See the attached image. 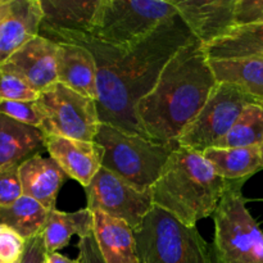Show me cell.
Here are the masks:
<instances>
[{"mask_svg": "<svg viewBox=\"0 0 263 263\" xmlns=\"http://www.w3.org/2000/svg\"><path fill=\"white\" fill-rule=\"evenodd\" d=\"M46 39L89 49L97 62L100 123L146 138L136 117V107L153 89L167 62L194 36L177 13L133 46L105 45L89 36L72 33H53Z\"/></svg>", "mask_w": 263, "mask_h": 263, "instance_id": "obj_1", "label": "cell"}, {"mask_svg": "<svg viewBox=\"0 0 263 263\" xmlns=\"http://www.w3.org/2000/svg\"><path fill=\"white\" fill-rule=\"evenodd\" d=\"M216 84L202 43L192 39L167 62L153 89L136 107V117L146 138L157 143H177Z\"/></svg>", "mask_w": 263, "mask_h": 263, "instance_id": "obj_2", "label": "cell"}, {"mask_svg": "<svg viewBox=\"0 0 263 263\" xmlns=\"http://www.w3.org/2000/svg\"><path fill=\"white\" fill-rule=\"evenodd\" d=\"M231 182L202 153L177 146L152 186L153 203L187 226L215 215Z\"/></svg>", "mask_w": 263, "mask_h": 263, "instance_id": "obj_3", "label": "cell"}, {"mask_svg": "<svg viewBox=\"0 0 263 263\" xmlns=\"http://www.w3.org/2000/svg\"><path fill=\"white\" fill-rule=\"evenodd\" d=\"M94 141L104 151L102 167L139 190H151L179 144H164L100 123Z\"/></svg>", "mask_w": 263, "mask_h": 263, "instance_id": "obj_4", "label": "cell"}, {"mask_svg": "<svg viewBox=\"0 0 263 263\" xmlns=\"http://www.w3.org/2000/svg\"><path fill=\"white\" fill-rule=\"evenodd\" d=\"M141 263H218L215 248L198 231L154 205L134 231Z\"/></svg>", "mask_w": 263, "mask_h": 263, "instance_id": "obj_5", "label": "cell"}, {"mask_svg": "<svg viewBox=\"0 0 263 263\" xmlns=\"http://www.w3.org/2000/svg\"><path fill=\"white\" fill-rule=\"evenodd\" d=\"M244 182H231L213 215L218 263H263V233L246 205Z\"/></svg>", "mask_w": 263, "mask_h": 263, "instance_id": "obj_6", "label": "cell"}, {"mask_svg": "<svg viewBox=\"0 0 263 263\" xmlns=\"http://www.w3.org/2000/svg\"><path fill=\"white\" fill-rule=\"evenodd\" d=\"M176 14L174 3L164 0H103L89 37L105 45L133 46Z\"/></svg>", "mask_w": 263, "mask_h": 263, "instance_id": "obj_7", "label": "cell"}, {"mask_svg": "<svg viewBox=\"0 0 263 263\" xmlns=\"http://www.w3.org/2000/svg\"><path fill=\"white\" fill-rule=\"evenodd\" d=\"M36 105L46 136L94 141L100 126L95 99L57 82L39 94Z\"/></svg>", "mask_w": 263, "mask_h": 263, "instance_id": "obj_8", "label": "cell"}, {"mask_svg": "<svg viewBox=\"0 0 263 263\" xmlns=\"http://www.w3.org/2000/svg\"><path fill=\"white\" fill-rule=\"evenodd\" d=\"M252 103L263 102L238 85L217 82L204 107L177 139V144L203 153L231 130L244 108Z\"/></svg>", "mask_w": 263, "mask_h": 263, "instance_id": "obj_9", "label": "cell"}, {"mask_svg": "<svg viewBox=\"0 0 263 263\" xmlns=\"http://www.w3.org/2000/svg\"><path fill=\"white\" fill-rule=\"evenodd\" d=\"M87 207L91 212L100 211L113 218L127 223L133 231L138 230L148 213L153 210L151 190H139L115 172L102 167L85 187Z\"/></svg>", "mask_w": 263, "mask_h": 263, "instance_id": "obj_10", "label": "cell"}, {"mask_svg": "<svg viewBox=\"0 0 263 263\" xmlns=\"http://www.w3.org/2000/svg\"><path fill=\"white\" fill-rule=\"evenodd\" d=\"M57 51L58 44L39 35L0 64V68L40 94L58 82Z\"/></svg>", "mask_w": 263, "mask_h": 263, "instance_id": "obj_11", "label": "cell"}, {"mask_svg": "<svg viewBox=\"0 0 263 263\" xmlns=\"http://www.w3.org/2000/svg\"><path fill=\"white\" fill-rule=\"evenodd\" d=\"M177 13L203 45L228 35L235 23L236 0H174Z\"/></svg>", "mask_w": 263, "mask_h": 263, "instance_id": "obj_12", "label": "cell"}, {"mask_svg": "<svg viewBox=\"0 0 263 263\" xmlns=\"http://www.w3.org/2000/svg\"><path fill=\"white\" fill-rule=\"evenodd\" d=\"M40 0H0V64L40 35Z\"/></svg>", "mask_w": 263, "mask_h": 263, "instance_id": "obj_13", "label": "cell"}, {"mask_svg": "<svg viewBox=\"0 0 263 263\" xmlns=\"http://www.w3.org/2000/svg\"><path fill=\"white\" fill-rule=\"evenodd\" d=\"M45 149L66 175L86 187L102 168L104 151L95 141L46 136Z\"/></svg>", "mask_w": 263, "mask_h": 263, "instance_id": "obj_14", "label": "cell"}, {"mask_svg": "<svg viewBox=\"0 0 263 263\" xmlns=\"http://www.w3.org/2000/svg\"><path fill=\"white\" fill-rule=\"evenodd\" d=\"M43 8V23L40 36L53 33H72L89 36L97 25L98 14L103 0L89 2H64L40 0Z\"/></svg>", "mask_w": 263, "mask_h": 263, "instance_id": "obj_15", "label": "cell"}, {"mask_svg": "<svg viewBox=\"0 0 263 263\" xmlns=\"http://www.w3.org/2000/svg\"><path fill=\"white\" fill-rule=\"evenodd\" d=\"M57 44V76L59 84L97 100L98 69L91 51L80 44Z\"/></svg>", "mask_w": 263, "mask_h": 263, "instance_id": "obj_16", "label": "cell"}, {"mask_svg": "<svg viewBox=\"0 0 263 263\" xmlns=\"http://www.w3.org/2000/svg\"><path fill=\"white\" fill-rule=\"evenodd\" d=\"M20 177L23 195L37 200L46 210H55L58 193L68 176L53 158L36 156L21 163Z\"/></svg>", "mask_w": 263, "mask_h": 263, "instance_id": "obj_17", "label": "cell"}, {"mask_svg": "<svg viewBox=\"0 0 263 263\" xmlns=\"http://www.w3.org/2000/svg\"><path fill=\"white\" fill-rule=\"evenodd\" d=\"M94 235L105 263H141L135 235L123 221L94 211Z\"/></svg>", "mask_w": 263, "mask_h": 263, "instance_id": "obj_18", "label": "cell"}, {"mask_svg": "<svg viewBox=\"0 0 263 263\" xmlns=\"http://www.w3.org/2000/svg\"><path fill=\"white\" fill-rule=\"evenodd\" d=\"M45 148V134L0 113V167L21 164Z\"/></svg>", "mask_w": 263, "mask_h": 263, "instance_id": "obj_19", "label": "cell"}, {"mask_svg": "<svg viewBox=\"0 0 263 263\" xmlns=\"http://www.w3.org/2000/svg\"><path fill=\"white\" fill-rule=\"evenodd\" d=\"M203 50L210 61L263 57V23L238 26L228 35L203 45Z\"/></svg>", "mask_w": 263, "mask_h": 263, "instance_id": "obj_20", "label": "cell"}, {"mask_svg": "<svg viewBox=\"0 0 263 263\" xmlns=\"http://www.w3.org/2000/svg\"><path fill=\"white\" fill-rule=\"evenodd\" d=\"M203 156L215 171L229 181H246L263 168L261 148H208Z\"/></svg>", "mask_w": 263, "mask_h": 263, "instance_id": "obj_21", "label": "cell"}, {"mask_svg": "<svg viewBox=\"0 0 263 263\" xmlns=\"http://www.w3.org/2000/svg\"><path fill=\"white\" fill-rule=\"evenodd\" d=\"M92 233L94 213L89 208L76 212H61L53 210L49 213L43 236L48 253H54L66 248L73 235L81 239Z\"/></svg>", "mask_w": 263, "mask_h": 263, "instance_id": "obj_22", "label": "cell"}, {"mask_svg": "<svg viewBox=\"0 0 263 263\" xmlns=\"http://www.w3.org/2000/svg\"><path fill=\"white\" fill-rule=\"evenodd\" d=\"M210 64L217 82L238 85L263 102V57L210 61Z\"/></svg>", "mask_w": 263, "mask_h": 263, "instance_id": "obj_23", "label": "cell"}, {"mask_svg": "<svg viewBox=\"0 0 263 263\" xmlns=\"http://www.w3.org/2000/svg\"><path fill=\"white\" fill-rule=\"evenodd\" d=\"M50 211L37 200L22 195L7 207H0V223L22 236L25 240L43 234Z\"/></svg>", "mask_w": 263, "mask_h": 263, "instance_id": "obj_24", "label": "cell"}, {"mask_svg": "<svg viewBox=\"0 0 263 263\" xmlns=\"http://www.w3.org/2000/svg\"><path fill=\"white\" fill-rule=\"evenodd\" d=\"M263 143V103L247 105L231 130L215 144V148H251Z\"/></svg>", "mask_w": 263, "mask_h": 263, "instance_id": "obj_25", "label": "cell"}, {"mask_svg": "<svg viewBox=\"0 0 263 263\" xmlns=\"http://www.w3.org/2000/svg\"><path fill=\"white\" fill-rule=\"evenodd\" d=\"M0 113L18 122L37 128L41 127V115L36 105V100H2Z\"/></svg>", "mask_w": 263, "mask_h": 263, "instance_id": "obj_26", "label": "cell"}, {"mask_svg": "<svg viewBox=\"0 0 263 263\" xmlns=\"http://www.w3.org/2000/svg\"><path fill=\"white\" fill-rule=\"evenodd\" d=\"M21 164L0 167V207H7L23 195L20 177Z\"/></svg>", "mask_w": 263, "mask_h": 263, "instance_id": "obj_27", "label": "cell"}, {"mask_svg": "<svg viewBox=\"0 0 263 263\" xmlns=\"http://www.w3.org/2000/svg\"><path fill=\"white\" fill-rule=\"evenodd\" d=\"M39 94L14 74L0 68V102L2 100H37Z\"/></svg>", "mask_w": 263, "mask_h": 263, "instance_id": "obj_28", "label": "cell"}, {"mask_svg": "<svg viewBox=\"0 0 263 263\" xmlns=\"http://www.w3.org/2000/svg\"><path fill=\"white\" fill-rule=\"evenodd\" d=\"M25 247L22 236L0 223V263H20Z\"/></svg>", "mask_w": 263, "mask_h": 263, "instance_id": "obj_29", "label": "cell"}, {"mask_svg": "<svg viewBox=\"0 0 263 263\" xmlns=\"http://www.w3.org/2000/svg\"><path fill=\"white\" fill-rule=\"evenodd\" d=\"M235 23L236 27L263 23V0H236Z\"/></svg>", "mask_w": 263, "mask_h": 263, "instance_id": "obj_30", "label": "cell"}, {"mask_svg": "<svg viewBox=\"0 0 263 263\" xmlns=\"http://www.w3.org/2000/svg\"><path fill=\"white\" fill-rule=\"evenodd\" d=\"M46 261H48V251L43 234L30 240H26L25 252L20 263H46Z\"/></svg>", "mask_w": 263, "mask_h": 263, "instance_id": "obj_31", "label": "cell"}, {"mask_svg": "<svg viewBox=\"0 0 263 263\" xmlns=\"http://www.w3.org/2000/svg\"><path fill=\"white\" fill-rule=\"evenodd\" d=\"M77 247H79L80 263H105L98 248L94 233L80 239Z\"/></svg>", "mask_w": 263, "mask_h": 263, "instance_id": "obj_32", "label": "cell"}, {"mask_svg": "<svg viewBox=\"0 0 263 263\" xmlns=\"http://www.w3.org/2000/svg\"><path fill=\"white\" fill-rule=\"evenodd\" d=\"M46 263H80L79 258L77 259H69L68 257L63 256L59 252H54V253H48V261Z\"/></svg>", "mask_w": 263, "mask_h": 263, "instance_id": "obj_33", "label": "cell"}, {"mask_svg": "<svg viewBox=\"0 0 263 263\" xmlns=\"http://www.w3.org/2000/svg\"><path fill=\"white\" fill-rule=\"evenodd\" d=\"M261 157H262V163H263V143L261 145Z\"/></svg>", "mask_w": 263, "mask_h": 263, "instance_id": "obj_34", "label": "cell"}]
</instances>
